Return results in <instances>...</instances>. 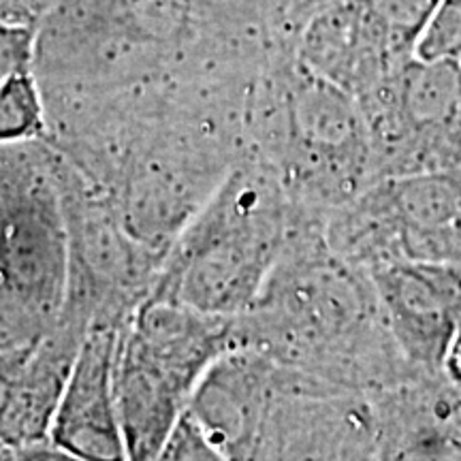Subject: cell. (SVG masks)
Segmentation results:
<instances>
[{"mask_svg": "<svg viewBox=\"0 0 461 461\" xmlns=\"http://www.w3.org/2000/svg\"><path fill=\"white\" fill-rule=\"evenodd\" d=\"M257 71L43 99V140L141 246L167 257L229 171L250 154Z\"/></svg>", "mask_w": 461, "mask_h": 461, "instance_id": "1", "label": "cell"}, {"mask_svg": "<svg viewBox=\"0 0 461 461\" xmlns=\"http://www.w3.org/2000/svg\"><path fill=\"white\" fill-rule=\"evenodd\" d=\"M11 344H14V342H11V339L5 336L3 331H0V348H3V346H11Z\"/></svg>", "mask_w": 461, "mask_h": 461, "instance_id": "26", "label": "cell"}, {"mask_svg": "<svg viewBox=\"0 0 461 461\" xmlns=\"http://www.w3.org/2000/svg\"><path fill=\"white\" fill-rule=\"evenodd\" d=\"M325 238L367 276L395 263L461 267V169L380 177L327 216Z\"/></svg>", "mask_w": 461, "mask_h": 461, "instance_id": "8", "label": "cell"}, {"mask_svg": "<svg viewBox=\"0 0 461 461\" xmlns=\"http://www.w3.org/2000/svg\"><path fill=\"white\" fill-rule=\"evenodd\" d=\"M376 461H461V384L414 374L370 395Z\"/></svg>", "mask_w": 461, "mask_h": 461, "instance_id": "14", "label": "cell"}, {"mask_svg": "<svg viewBox=\"0 0 461 461\" xmlns=\"http://www.w3.org/2000/svg\"><path fill=\"white\" fill-rule=\"evenodd\" d=\"M280 45L238 0H58L37 24L43 99L255 71Z\"/></svg>", "mask_w": 461, "mask_h": 461, "instance_id": "2", "label": "cell"}, {"mask_svg": "<svg viewBox=\"0 0 461 461\" xmlns=\"http://www.w3.org/2000/svg\"><path fill=\"white\" fill-rule=\"evenodd\" d=\"M120 330L90 327L51 425L54 445L88 461H126L113 378Z\"/></svg>", "mask_w": 461, "mask_h": 461, "instance_id": "15", "label": "cell"}, {"mask_svg": "<svg viewBox=\"0 0 461 461\" xmlns=\"http://www.w3.org/2000/svg\"><path fill=\"white\" fill-rule=\"evenodd\" d=\"M11 453H14V448L0 442V461H11Z\"/></svg>", "mask_w": 461, "mask_h": 461, "instance_id": "25", "label": "cell"}, {"mask_svg": "<svg viewBox=\"0 0 461 461\" xmlns=\"http://www.w3.org/2000/svg\"><path fill=\"white\" fill-rule=\"evenodd\" d=\"M88 330L79 322H60L32 344L14 391L0 414V442L22 448L50 440L58 406Z\"/></svg>", "mask_w": 461, "mask_h": 461, "instance_id": "17", "label": "cell"}, {"mask_svg": "<svg viewBox=\"0 0 461 461\" xmlns=\"http://www.w3.org/2000/svg\"><path fill=\"white\" fill-rule=\"evenodd\" d=\"M48 132L45 101L32 71L0 82V143L43 140Z\"/></svg>", "mask_w": 461, "mask_h": 461, "instance_id": "18", "label": "cell"}, {"mask_svg": "<svg viewBox=\"0 0 461 461\" xmlns=\"http://www.w3.org/2000/svg\"><path fill=\"white\" fill-rule=\"evenodd\" d=\"M32 344L34 342L11 344L0 348V414H3L5 406H7L11 391H14L15 380L20 376L28 355H31Z\"/></svg>", "mask_w": 461, "mask_h": 461, "instance_id": "21", "label": "cell"}, {"mask_svg": "<svg viewBox=\"0 0 461 461\" xmlns=\"http://www.w3.org/2000/svg\"><path fill=\"white\" fill-rule=\"evenodd\" d=\"M238 3H244V5H248V7H255L258 14L263 15V3H265V0H238ZM265 24H267V22H265Z\"/></svg>", "mask_w": 461, "mask_h": 461, "instance_id": "24", "label": "cell"}, {"mask_svg": "<svg viewBox=\"0 0 461 461\" xmlns=\"http://www.w3.org/2000/svg\"><path fill=\"white\" fill-rule=\"evenodd\" d=\"M163 461H230L197 423L184 414L165 448Z\"/></svg>", "mask_w": 461, "mask_h": 461, "instance_id": "20", "label": "cell"}, {"mask_svg": "<svg viewBox=\"0 0 461 461\" xmlns=\"http://www.w3.org/2000/svg\"><path fill=\"white\" fill-rule=\"evenodd\" d=\"M278 366L250 348L222 355L190 397L186 414L230 461H241L276 387Z\"/></svg>", "mask_w": 461, "mask_h": 461, "instance_id": "16", "label": "cell"}, {"mask_svg": "<svg viewBox=\"0 0 461 461\" xmlns=\"http://www.w3.org/2000/svg\"><path fill=\"white\" fill-rule=\"evenodd\" d=\"M37 24L0 17V82L22 71H32Z\"/></svg>", "mask_w": 461, "mask_h": 461, "instance_id": "19", "label": "cell"}, {"mask_svg": "<svg viewBox=\"0 0 461 461\" xmlns=\"http://www.w3.org/2000/svg\"><path fill=\"white\" fill-rule=\"evenodd\" d=\"M327 221L288 197L272 169L241 158L167 252L149 297L240 316L303 224Z\"/></svg>", "mask_w": 461, "mask_h": 461, "instance_id": "5", "label": "cell"}, {"mask_svg": "<svg viewBox=\"0 0 461 461\" xmlns=\"http://www.w3.org/2000/svg\"><path fill=\"white\" fill-rule=\"evenodd\" d=\"M248 149L272 169L288 197L316 216L376 182L359 101L280 48L265 60L246 113Z\"/></svg>", "mask_w": 461, "mask_h": 461, "instance_id": "4", "label": "cell"}, {"mask_svg": "<svg viewBox=\"0 0 461 461\" xmlns=\"http://www.w3.org/2000/svg\"><path fill=\"white\" fill-rule=\"evenodd\" d=\"M442 374L447 378H451L453 383L461 384V316L457 321V327H455L451 344H448L445 363H442Z\"/></svg>", "mask_w": 461, "mask_h": 461, "instance_id": "23", "label": "cell"}, {"mask_svg": "<svg viewBox=\"0 0 461 461\" xmlns=\"http://www.w3.org/2000/svg\"><path fill=\"white\" fill-rule=\"evenodd\" d=\"M240 348L353 393L414 376L391 336L370 276L344 261L312 221L288 241L255 303L238 316Z\"/></svg>", "mask_w": 461, "mask_h": 461, "instance_id": "3", "label": "cell"}, {"mask_svg": "<svg viewBox=\"0 0 461 461\" xmlns=\"http://www.w3.org/2000/svg\"><path fill=\"white\" fill-rule=\"evenodd\" d=\"M56 158L68 233V288L60 319L86 330L122 327L149 297L165 257L132 240L112 207L58 152Z\"/></svg>", "mask_w": 461, "mask_h": 461, "instance_id": "9", "label": "cell"}, {"mask_svg": "<svg viewBox=\"0 0 461 461\" xmlns=\"http://www.w3.org/2000/svg\"><path fill=\"white\" fill-rule=\"evenodd\" d=\"M438 3L338 0L305 24L295 54L357 99L417 56Z\"/></svg>", "mask_w": 461, "mask_h": 461, "instance_id": "11", "label": "cell"}, {"mask_svg": "<svg viewBox=\"0 0 461 461\" xmlns=\"http://www.w3.org/2000/svg\"><path fill=\"white\" fill-rule=\"evenodd\" d=\"M68 288V233L54 148L0 143V331L37 342L60 322Z\"/></svg>", "mask_w": 461, "mask_h": 461, "instance_id": "7", "label": "cell"}, {"mask_svg": "<svg viewBox=\"0 0 461 461\" xmlns=\"http://www.w3.org/2000/svg\"><path fill=\"white\" fill-rule=\"evenodd\" d=\"M380 177L461 169V65L414 56L357 96Z\"/></svg>", "mask_w": 461, "mask_h": 461, "instance_id": "10", "label": "cell"}, {"mask_svg": "<svg viewBox=\"0 0 461 461\" xmlns=\"http://www.w3.org/2000/svg\"><path fill=\"white\" fill-rule=\"evenodd\" d=\"M370 280L403 359L419 374H440L461 316V267L395 263Z\"/></svg>", "mask_w": 461, "mask_h": 461, "instance_id": "13", "label": "cell"}, {"mask_svg": "<svg viewBox=\"0 0 461 461\" xmlns=\"http://www.w3.org/2000/svg\"><path fill=\"white\" fill-rule=\"evenodd\" d=\"M11 461H88V459L79 457V455L54 445L51 440H45L31 447L14 448V453H11Z\"/></svg>", "mask_w": 461, "mask_h": 461, "instance_id": "22", "label": "cell"}, {"mask_svg": "<svg viewBox=\"0 0 461 461\" xmlns=\"http://www.w3.org/2000/svg\"><path fill=\"white\" fill-rule=\"evenodd\" d=\"M240 348L238 316L148 297L115 348V400L126 461H163L190 397L214 363Z\"/></svg>", "mask_w": 461, "mask_h": 461, "instance_id": "6", "label": "cell"}, {"mask_svg": "<svg viewBox=\"0 0 461 461\" xmlns=\"http://www.w3.org/2000/svg\"><path fill=\"white\" fill-rule=\"evenodd\" d=\"M241 461H376L370 395L278 366L274 393Z\"/></svg>", "mask_w": 461, "mask_h": 461, "instance_id": "12", "label": "cell"}]
</instances>
